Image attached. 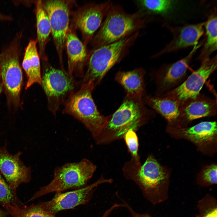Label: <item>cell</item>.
I'll use <instances>...</instances> for the list:
<instances>
[{
  "instance_id": "cell-1",
  "label": "cell",
  "mask_w": 217,
  "mask_h": 217,
  "mask_svg": "<svg viewBox=\"0 0 217 217\" xmlns=\"http://www.w3.org/2000/svg\"><path fill=\"white\" fill-rule=\"evenodd\" d=\"M153 113L146 106L142 98L126 95L118 109L107 116L105 127L95 140L97 144H108L123 138L129 130L136 132Z\"/></svg>"
},
{
  "instance_id": "cell-2",
  "label": "cell",
  "mask_w": 217,
  "mask_h": 217,
  "mask_svg": "<svg viewBox=\"0 0 217 217\" xmlns=\"http://www.w3.org/2000/svg\"><path fill=\"white\" fill-rule=\"evenodd\" d=\"M148 15L140 10L128 14L121 6L112 3L91 41L92 49L116 42L140 31L146 26Z\"/></svg>"
},
{
  "instance_id": "cell-3",
  "label": "cell",
  "mask_w": 217,
  "mask_h": 217,
  "mask_svg": "<svg viewBox=\"0 0 217 217\" xmlns=\"http://www.w3.org/2000/svg\"><path fill=\"white\" fill-rule=\"evenodd\" d=\"M123 170L125 178L134 182L144 198L152 204L159 203L168 198L167 176L152 155L149 156L139 167L126 162Z\"/></svg>"
},
{
  "instance_id": "cell-4",
  "label": "cell",
  "mask_w": 217,
  "mask_h": 217,
  "mask_svg": "<svg viewBox=\"0 0 217 217\" xmlns=\"http://www.w3.org/2000/svg\"><path fill=\"white\" fill-rule=\"evenodd\" d=\"M140 35L138 31L116 42L92 49L86 71L79 81L80 86L89 82L95 87L99 84L110 70L128 55Z\"/></svg>"
},
{
  "instance_id": "cell-5",
  "label": "cell",
  "mask_w": 217,
  "mask_h": 217,
  "mask_svg": "<svg viewBox=\"0 0 217 217\" xmlns=\"http://www.w3.org/2000/svg\"><path fill=\"white\" fill-rule=\"evenodd\" d=\"M23 32L17 33L0 53V77L8 106L17 108L20 105L23 83L20 60L22 51Z\"/></svg>"
},
{
  "instance_id": "cell-6",
  "label": "cell",
  "mask_w": 217,
  "mask_h": 217,
  "mask_svg": "<svg viewBox=\"0 0 217 217\" xmlns=\"http://www.w3.org/2000/svg\"><path fill=\"white\" fill-rule=\"evenodd\" d=\"M94 88L91 82L81 84L64 104L62 112L82 123L96 140L105 127L107 116L102 115L97 109L92 96Z\"/></svg>"
},
{
  "instance_id": "cell-7",
  "label": "cell",
  "mask_w": 217,
  "mask_h": 217,
  "mask_svg": "<svg viewBox=\"0 0 217 217\" xmlns=\"http://www.w3.org/2000/svg\"><path fill=\"white\" fill-rule=\"evenodd\" d=\"M96 168L95 165L86 159L57 167L54 170L53 178L50 182L41 187L28 201L52 192L83 187L87 185Z\"/></svg>"
},
{
  "instance_id": "cell-8",
  "label": "cell",
  "mask_w": 217,
  "mask_h": 217,
  "mask_svg": "<svg viewBox=\"0 0 217 217\" xmlns=\"http://www.w3.org/2000/svg\"><path fill=\"white\" fill-rule=\"evenodd\" d=\"M44 61L41 85L46 95L49 110L55 114L61 105L79 88V81L64 69Z\"/></svg>"
},
{
  "instance_id": "cell-9",
  "label": "cell",
  "mask_w": 217,
  "mask_h": 217,
  "mask_svg": "<svg viewBox=\"0 0 217 217\" xmlns=\"http://www.w3.org/2000/svg\"><path fill=\"white\" fill-rule=\"evenodd\" d=\"M49 21L52 35L61 68L64 69L63 54L70 23V2L68 1H42Z\"/></svg>"
},
{
  "instance_id": "cell-10",
  "label": "cell",
  "mask_w": 217,
  "mask_h": 217,
  "mask_svg": "<svg viewBox=\"0 0 217 217\" xmlns=\"http://www.w3.org/2000/svg\"><path fill=\"white\" fill-rule=\"evenodd\" d=\"M200 67L180 85L160 96L177 101L180 105L195 98L205 82L217 69V56L201 61Z\"/></svg>"
},
{
  "instance_id": "cell-11",
  "label": "cell",
  "mask_w": 217,
  "mask_h": 217,
  "mask_svg": "<svg viewBox=\"0 0 217 217\" xmlns=\"http://www.w3.org/2000/svg\"><path fill=\"white\" fill-rule=\"evenodd\" d=\"M113 181L112 179H106L102 175L92 184L72 191L56 193L51 200L39 203L44 210L55 215L62 210L73 209L87 203L91 199L97 187L103 184L112 183Z\"/></svg>"
},
{
  "instance_id": "cell-12",
  "label": "cell",
  "mask_w": 217,
  "mask_h": 217,
  "mask_svg": "<svg viewBox=\"0 0 217 217\" xmlns=\"http://www.w3.org/2000/svg\"><path fill=\"white\" fill-rule=\"evenodd\" d=\"M112 3L108 1L99 4H88L75 13L69 26L80 31L83 42L86 46L91 42L94 33L99 28Z\"/></svg>"
},
{
  "instance_id": "cell-13",
  "label": "cell",
  "mask_w": 217,
  "mask_h": 217,
  "mask_svg": "<svg viewBox=\"0 0 217 217\" xmlns=\"http://www.w3.org/2000/svg\"><path fill=\"white\" fill-rule=\"evenodd\" d=\"M203 42L194 46L190 53L175 62L162 66L156 72L155 96H160L176 87L184 81L192 58Z\"/></svg>"
},
{
  "instance_id": "cell-14",
  "label": "cell",
  "mask_w": 217,
  "mask_h": 217,
  "mask_svg": "<svg viewBox=\"0 0 217 217\" xmlns=\"http://www.w3.org/2000/svg\"><path fill=\"white\" fill-rule=\"evenodd\" d=\"M20 152L12 154L9 152L6 146L0 148V173L14 191L22 183H27L31 179V169L21 161Z\"/></svg>"
},
{
  "instance_id": "cell-15",
  "label": "cell",
  "mask_w": 217,
  "mask_h": 217,
  "mask_svg": "<svg viewBox=\"0 0 217 217\" xmlns=\"http://www.w3.org/2000/svg\"><path fill=\"white\" fill-rule=\"evenodd\" d=\"M205 22L178 27L166 25L171 32L173 38L161 50L153 55L157 57L166 53L197 45L204 31Z\"/></svg>"
},
{
  "instance_id": "cell-16",
  "label": "cell",
  "mask_w": 217,
  "mask_h": 217,
  "mask_svg": "<svg viewBox=\"0 0 217 217\" xmlns=\"http://www.w3.org/2000/svg\"><path fill=\"white\" fill-rule=\"evenodd\" d=\"M75 29L69 26L65 46L68 58V72L75 78H82L90 51L78 38Z\"/></svg>"
},
{
  "instance_id": "cell-17",
  "label": "cell",
  "mask_w": 217,
  "mask_h": 217,
  "mask_svg": "<svg viewBox=\"0 0 217 217\" xmlns=\"http://www.w3.org/2000/svg\"><path fill=\"white\" fill-rule=\"evenodd\" d=\"M217 112L216 100L200 94L195 98L181 104L178 120L187 121L215 115Z\"/></svg>"
},
{
  "instance_id": "cell-18",
  "label": "cell",
  "mask_w": 217,
  "mask_h": 217,
  "mask_svg": "<svg viewBox=\"0 0 217 217\" xmlns=\"http://www.w3.org/2000/svg\"><path fill=\"white\" fill-rule=\"evenodd\" d=\"M37 45L36 39H31L25 50L22 65L27 77L26 90L34 83H41L40 58Z\"/></svg>"
},
{
  "instance_id": "cell-19",
  "label": "cell",
  "mask_w": 217,
  "mask_h": 217,
  "mask_svg": "<svg viewBox=\"0 0 217 217\" xmlns=\"http://www.w3.org/2000/svg\"><path fill=\"white\" fill-rule=\"evenodd\" d=\"M145 70L142 68L119 71L115 75V80L123 87L126 95L142 98L145 94Z\"/></svg>"
},
{
  "instance_id": "cell-20",
  "label": "cell",
  "mask_w": 217,
  "mask_h": 217,
  "mask_svg": "<svg viewBox=\"0 0 217 217\" xmlns=\"http://www.w3.org/2000/svg\"><path fill=\"white\" fill-rule=\"evenodd\" d=\"M36 20V39L39 47L38 52L40 58L47 61V56L46 50L47 44L51 34V29L49 18L42 4V0L34 2Z\"/></svg>"
},
{
  "instance_id": "cell-21",
  "label": "cell",
  "mask_w": 217,
  "mask_h": 217,
  "mask_svg": "<svg viewBox=\"0 0 217 217\" xmlns=\"http://www.w3.org/2000/svg\"><path fill=\"white\" fill-rule=\"evenodd\" d=\"M145 105L153 109L169 122L178 120L180 116V104L177 101L161 96L145 95L142 98Z\"/></svg>"
},
{
  "instance_id": "cell-22",
  "label": "cell",
  "mask_w": 217,
  "mask_h": 217,
  "mask_svg": "<svg viewBox=\"0 0 217 217\" xmlns=\"http://www.w3.org/2000/svg\"><path fill=\"white\" fill-rule=\"evenodd\" d=\"M186 137L196 143H200L212 140L217 134L216 121H204L187 128L181 129Z\"/></svg>"
},
{
  "instance_id": "cell-23",
  "label": "cell",
  "mask_w": 217,
  "mask_h": 217,
  "mask_svg": "<svg viewBox=\"0 0 217 217\" xmlns=\"http://www.w3.org/2000/svg\"><path fill=\"white\" fill-rule=\"evenodd\" d=\"M216 10L209 17L205 22L206 30L205 43L197 59L201 61L209 57V56L216 51L217 48Z\"/></svg>"
},
{
  "instance_id": "cell-24",
  "label": "cell",
  "mask_w": 217,
  "mask_h": 217,
  "mask_svg": "<svg viewBox=\"0 0 217 217\" xmlns=\"http://www.w3.org/2000/svg\"><path fill=\"white\" fill-rule=\"evenodd\" d=\"M5 209L12 217H56L44 210L39 203L22 207L10 205Z\"/></svg>"
},
{
  "instance_id": "cell-25",
  "label": "cell",
  "mask_w": 217,
  "mask_h": 217,
  "mask_svg": "<svg viewBox=\"0 0 217 217\" xmlns=\"http://www.w3.org/2000/svg\"><path fill=\"white\" fill-rule=\"evenodd\" d=\"M174 1L169 0H140L135 2L139 9L148 15L165 14L172 8Z\"/></svg>"
},
{
  "instance_id": "cell-26",
  "label": "cell",
  "mask_w": 217,
  "mask_h": 217,
  "mask_svg": "<svg viewBox=\"0 0 217 217\" xmlns=\"http://www.w3.org/2000/svg\"><path fill=\"white\" fill-rule=\"evenodd\" d=\"M0 205L5 209L10 205L22 207L24 205L17 197L16 192L13 190L3 178L0 173Z\"/></svg>"
},
{
  "instance_id": "cell-27",
  "label": "cell",
  "mask_w": 217,
  "mask_h": 217,
  "mask_svg": "<svg viewBox=\"0 0 217 217\" xmlns=\"http://www.w3.org/2000/svg\"><path fill=\"white\" fill-rule=\"evenodd\" d=\"M123 138L132 157L128 162L136 167L140 166L141 164L138 152V138L136 132L132 130L128 131L124 135Z\"/></svg>"
},
{
  "instance_id": "cell-28",
  "label": "cell",
  "mask_w": 217,
  "mask_h": 217,
  "mask_svg": "<svg viewBox=\"0 0 217 217\" xmlns=\"http://www.w3.org/2000/svg\"><path fill=\"white\" fill-rule=\"evenodd\" d=\"M217 165L213 164L208 167L204 170L202 175V179L207 185L217 184Z\"/></svg>"
},
{
  "instance_id": "cell-29",
  "label": "cell",
  "mask_w": 217,
  "mask_h": 217,
  "mask_svg": "<svg viewBox=\"0 0 217 217\" xmlns=\"http://www.w3.org/2000/svg\"><path fill=\"white\" fill-rule=\"evenodd\" d=\"M123 203L131 214L132 217H152L147 213H139L135 211L132 207L125 201L121 199Z\"/></svg>"
},
{
  "instance_id": "cell-30",
  "label": "cell",
  "mask_w": 217,
  "mask_h": 217,
  "mask_svg": "<svg viewBox=\"0 0 217 217\" xmlns=\"http://www.w3.org/2000/svg\"><path fill=\"white\" fill-rule=\"evenodd\" d=\"M202 217H217V208H214L211 210L208 211Z\"/></svg>"
},
{
  "instance_id": "cell-31",
  "label": "cell",
  "mask_w": 217,
  "mask_h": 217,
  "mask_svg": "<svg viewBox=\"0 0 217 217\" xmlns=\"http://www.w3.org/2000/svg\"><path fill=\"white\" fill-rule=\"evenodd\" d=\"M13 19L11 16L0 12V21H10Z\"/></svg>"
},
{
  "instance_id": "cell-32",
  "label": "cell",
  "mask_w": 217,
  "mask_h": 217,
  "mask_svg": "<svg viewBox=\"0 0 217 217\" xmlns=\"http://www.w3.org/2000/svg\"><path fill=\"white\" fill-rule=\"evenodd\" d=\"M113 210V208L110 207L105 211L101 217H108Z\"/></svg>"
},
{
  "instance_id": "cell-33",
  "label": "cell",
  "mask_w": 217,
  "mask_h": 217,
  "mask_svg": "<svg viewBox=\"0 0 217 217\" xmlns=\"http://www.w3.org/2000/svg\"><path fill=\"white\" fill-rule=\"evenodd\" d=\"M8 214V213L5 210H2L0 208V217H6Z\"/></svg>"
},
{
  "instance_id": "cell-34",
  "label": "cell",
  "mask_w": 217,
  "mask_h": 217,
  "mask_svg": "<svg viewBox=\"0 0 217 217\" xmlns=\"http://www.w3.org/2000/svg\"><path fill=\"white\" fill-rule=\"evenodd\" d=\"M3 90V88L0 77V95Z\"/></svg>"
}]
</instances>
